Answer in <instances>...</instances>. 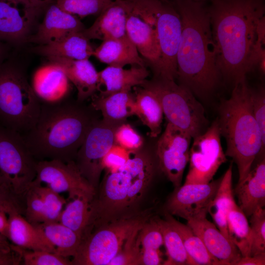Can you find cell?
<instances>
[{"mask_svg":"<svg viewBox=\"0 0 265 265\" xmlns=\"http://www.w3.org/2000/svg\"><path fill=\"white\" fill-rule=\"evenodd\" d=\"M234 202L232 189V165L231 164L222 177L219 187L208 210V213L218 230L230 241L227 214Z\"/></svg>","mask_w":265,"mask_h":265,"instance_id":"cell-33","label":"cell"},{"mask_svg":"<svg viewBox=\"0 0 265 265\" xmlns=\"http://www.w3.org/2000/svg\"><path fill=\"white\" fill-rule=\"evenodd\" d=\"M6 54V49L1 40H0V64L3 63Z\"/></svg>","mask_w":265,"mask_h":265,"instance_id":"cell-50","label":"cell"},{"mask_svg":"<svg viewBox=\"0 0 265 265\" xmlns=\"http://www.w3.org/2000/svg\"><path fill=\"white\" fill-rule=\"evenodd\" d=\"M217 118L206 131L192 138L189 150V167L185 184H206L227 160L221 142Z\"/></svg>","mask_w":265,"mask_h":265,"instance_id":"cell-11","label":"cell"},{"mask_svg":"<svg viewBox=\"0 0 265 265\" xmlns=\"http://www.w3.org/2000/svg\"><path fill=\"white\" fill-rule=\"evenodd\" d=\"M221 179L206 184H184L175 189L166 204V213L187 221L206 217Z\"/></svg>","mask_w":265,"mask_h":265,"instance_id":"cell-15","label":"cell"},{"mask_svg":"<svg viewBox=\"0 0 265 265\" xmlns=\"http://www.w3.org/2000/svg\"><path fill=\"white\" fill-rule=\"evenodd\" d=\"M8 217L7 237L12 244L26 249L55 253L54 248L37 225L30 223L19 213H11Z\"/></svg>","mask_w":265,"mask_h":265,"instance_id":"cell-26","label":"cell"},{"mask_svg":"<svg viewBox=\"0 0 265 265\" xmlns=\"http://www.w3.org/2000/svg\"><path fill=\"white\" fill-rule=\"evenodd\" d=\"M112 0H55V4L62 10L83 18L98 15Z\"/></svg>","mask_w":265,"mask_h":265,"instance_id":"cell-37","label":"cell"},{"mask_svg":"<svg viewBox=\"0 0 265 265\" xmlns=\"http://www.w3.org/2000/svg\"><path fill=\"white\" fill-rule=\"evenodd\" d=\"M132 154L122 147L114 144L103 159V169L111 172L119 170L127 162Z\"/></svg>","mask_w":265,"mask_h":265,"instance_id":"cell-43","label":"cell"},{"mask_svg":"<svg viewBox=\"0 0 265 265\" xmlns=\"http://www.w3.org/2000/svg\"><path fill=\"white\" fill-rule=\"evenodd\" d=\"M12 249L21 258L24 265H72L71 261L45 250H31L20 248L11 244Z\"/></svg>","mask_w":265,"mask_h":265,"instance_id":"cell-38","label":"cell"},{"mask_svg":"<svg viewBox=\"0 0 265 265\" xmlns=\"http://www.w3.org/2000/svg\"><path fill=\"white\" fill-rule=\"evenodd\" d=\"M81 31L74 32L54 43L39 45L36 53L49 57H63L76 60L89 59L94 49Z\"/></svg>","mask_w":265,"mask_h":265,"instance_id":"cell-29","label":"cell"},{"mask_svg":"<svg viewBox=\"0 0 265 265\" xmlns=\"http://www.w3.org/2000/svg\"><path fill=\"white\" fill-rule=\"evenodd\" d=\"M250 255L265 254V211L261 208L251 215Z\"/></svg>","mask_w":265,"mask_h":265,"instance_id":"cell-40","label":"cell"},{"mask_svg":"<svg viewBox=\"0 0 265 265\" xmlns=\"http://www.w3.org/2000/svg\"><path fill=\"white\" fill-rule=\"evenodd\" d=\"M246 217L235 202L230 206L227 214L230 239L242 257L250 255L251 231Z\"/></svg>","mask_w":265,"mask_h":265,"instance_id":"cell-35","label":"cell"},{"mask_svg":"<svg viewBox=\"0 0 265 265\" xmlns=\"http://www.w3.org/2000/svg\"><path fill=\"white\" fill-rule=\"evenodd\" d=\"M140 228L135 230L130 236L120 251L108 265H141V254L136 242L137 235Z\"/></svg>","mask_w":265,"mask_h":265,"instance_id":"cell-41","label":"cell"},{"mask_svg":"<svg viewBox=\"0 0 265 265\" xmlns=\"http://www.w3.org/2000/svg\"><path fill=\"white\" fill-rule=\"evenodd\" d=\"M91 106L101 112L105 122L119 126L127 118L135 115V96L129 91H121L106 96L94 95Z\"/></svg>","mask_w":265,"mask_h":265,"instance_id":"cell-27","label":"cell"},{"mask_svg":"<svg viewBox=\"0 0 265 265\" xmlns=\"http://www.w3.org/2000/svg\"><path fill=\"white\" fill-rule=\"evenodd\" d=\"M59 65L76 87L77 101L82 102L92 97L98 91V72L89 59L76 60L63 57L48 58Z\"/></svg>","mask_w":265,"mask_h":265,"instance_id":"cell-25","label":"cell"},{"mask_svg":"<svg viewBox=\"0 0 265 265\" xmlns=\"http://www.w3.org/2000/svg\"><path fill=\"white\" fill-rule=\"evenodd\" d=\"M39 12L26 0H0V40L16 44L28 40Z\"/></svg>","mask_w":265,"mask_h":265,"instance_id":"cell-17","label":"cell"},{"mask_svg":"<svg viewBox=\"0 0 265 265\" xmlns=\"http://www.w3.org/2000/svg\"></svg>","mask_w":265,"mask_h":265,"instance_id":"cell-51","label":"cell"},{"mask_svg":"<svg viewBox=\"0 0 265 265\" xmlns=\"http://www.w3.org/2000/svg\"><path fill=\"white\" fill-rule=\"evenodd\" d=\"M25 218L33 225L58 222L66 200L47 186L34 181L24 196Z\"/></svg>","mask_w":265,"mask_h":265,"instance_id":"cell-18","label":"cell"},{"mask_svg":"<svg viewBox=\"0 0 265 265\" xmlns=\"http://www.w3.org/2000/svg\"><path fill=\"white\" fill-rule=\"evenodd\" d=\"M149 210L128 215L106 224L86 229L72 265H108L125 241L151 217Z\"/></svg>","mask_w":265,"mask_h":265,"instance_id":"cell-6","label":"cell"},{"mask_svg":"<svg viewBox=\"0 0 265 265\" xmlns=\"http://www.w3.org/2000/svg\"><path fill=\"white\" fill-rule=\"evenodd\" d=\"M21 262L20 256L13 250L7 251L0 248V265H19Z\"/></svg>","mask_w":265,"mask_h":265,"instance_id":"cell-47","label":"cell"},{"mask_svg":"<svg viewBox=\"0 0 265 265\" xmlns=\"http://www.w3.org/2000/svg\"><path fill=\"white\" fill-rule=\"evenodd\" d=\"M34 8L40 11L54 0H26Z\"/></svg>","mask_w":265,"mask_h":265,"instance_id":"cell-49","label":"cell"},{"mask_svg":"<svg viewBox=\"0 0 265 265\" xmlns=\"http://www.w3.org/2000/svg\"><path fill=\"white\" fill-rule=\"evenodd\" d=\"M192 139L187 132L167 123L157 141L155 154L159 167L175 189L181 186Z\"/></svg>","mask_w":265,"mask_h":265,"instance_id":"cell-14","label":"cell"},{"mask_svg":"<svg viewBox=\"0 0 265 265\" xmlns=\"http://www.w3.org/2000/svg\"><path fill=\"white\" fill-rule=\"evenodd\" d=\"M77 101L65 99L56 103L43 102L33 127L22 134L30 154L36 161L75 160L84 138L96 120L92 110Z\"/></svg>","mask_w":265,"mask_h":265,"instance_id":"cell-3","label":"cell"},{"mask_svg":"<svg viewBox=\"0 0 265 265\" xmlns=\"http://www.w3.org/2000/svg\"><path fill=\"white\" fill-rule=\"evenodd\" d=\"M251 91L244 79L234 85L230 98L222 99L218 107L220 133L226 142L225 154L237 165L238 184L245 178L259 154L265 152V141L252 112Z\"/></svg>","mask_w":265,"mask_h":265,"instance_id":"cell-5","label":"cell"},{"mask_svg":"<svg viewBox=\"0 0 265 265\" xmlns=\"http://www.w3.org/2000/svg\"><path fill=\"white\" fill-rule=\"evenodd\" d=\"M34 182L45 184L54 191L68 194L85 191L95 194L96 190L82 176L75 162L57 159L37 161Z\"/></svg>","mask_w":265,"mask_h":265,"instance_id":"cell-16","label":"cell"},{"mask_svg":"<svg viewBox=\"0 0 265 265\" xmlns=\"http://www.w3.org/2000/svg\"><path fill=\"white\" fill-rule=\"evenodd\" d=\"M85 28L79 18L64 11L54 3L48 8L37 31L28 40L39 45H46Z\"/></svg>","mask_w":265,"mask_h":265,"instance_id":"cell-20","label":"cell"},{"mask_svg":"<svg viewBox=\"0 0 265 265\" xmlns=\"http://www.w3.org/2000/svg\"><path fill=\"white\" fill-rule=\"evenodd\" d=\"M256 159V163L253 162L245 178L235 189L238 206L247 217L265 205V152H261Z\"/></svg>","mask_w":265,"mask_h":265,"instance_id":"cell-22","label":"cell"},{"mask_svg":"<svg viewBox=\"0 0 265 265\" xmlns=\"http://www.w3.org/2000/svg\"><path fill=\"white\" fill-rule=\"evenodd\" d=\"M114 143L131 153L140 149L143 144L142 137L129 124L124 123L118 126L114 134Z\"/></svg>","mask_w":265,"mask_h":265,"instance_id":"cell-42","label":"cell"},{"mask_svg":"<svg viewBox=\"0 0 265 265\" xmlns=\"http://www.w3.org/2000/svg\"><path fill=\"white\" fill-rule=\"evenodd\" d=\"M35 225L53 247L55 254L68 258L74 257L80 243L81 237L79 234L59 222Z\"/></svg>","mask_w":265,"mask_h":265,"instance_id":"cell-32","label":"cell"},{"mask_svg":"<svg viewBox=\"0 0 265 265\" xmlns=\"http://www.w3.org/2000/svg\"><path fill=\"white\" fill-rule=\"evenodd\" d=\"M119 170L108 172L93 198L85 228L96 227L134 214L148 190L155 170V159L148 151L133 153Z\"/></svg>","mask_w":265,"mask_h":265,"instance_id":"cell-4","label":"cell"},{"mask_svg":"<svg viewBox=\"0 0 265 265\" xmlns=\"http://www.w3.org/2000/svg\"><path fill=\"white\" fill-rule=\"evenodd\" d=\"M140 87L156 96L167 123L187 132L192 138L209 128V121L202 104L190 91L175 80L153 76Z\"/></svg>","mask_w":265,"mask_h":265,"instance_id":"cell-8","label":"cell"},{"mask_svg":"<svg viewBox=\"0 0 265 265\" xmlns=\"http://www.w3.org/2000/svg\"><path fill=\"white\" fill-rule=\"evenodd\" d=\"M132 6L126 24L127 35L156 76L159 51L157 37L155 0H132Z\"/></svg>","mask_w":265,"mask_h":265,"instance_id":"cell-10","label":"cell"},{"mask_svg":"<svg viewBox=\"0 0 265 265\" xmlns=\"http://www.w3.org/2000/svg\"><path fill=\"white\" fill-rule=\"evenodd\" d=\"M93 56L108 66L119 67L127 65L147 66L146 61L128 37L103 41L94 49Z\"/></svg>","mask_w":265,"mask_h":265,"instance_id":"cell-28","label":"cell"},{"mask_svg":"<svg viewBox=\"0 0 265 265\" xmlns=\"http://www.w3.org/2000/svg\"><path fill=\"white\" fill-rule=\"evenodd\" d=\"M182 30L177 55V83L198 99L209 98L219 84L210 16L200 0H174Z\"/></svg>","mask_w":265,"mask_h":265,"instance_id":"cell-2","label":"cell"},{"mask_svg":"<svg viewBox=\"0 0 265 265\" xmlns=\"http://www.w3.org/2000/svg\"><path fill=\"white\" fill-rule=\"evenodd\" d=\"M251 106L263 138L265 141V91L264 87L252 88Z\"/></svg>","mask_w":265,"mask_h":265,"instance_id":"cell-45","label":"cell"},{"mask_svg":"<svg viewBox=\"0 0 265 265\" xmlns=\"http://www.w3.org/2000/svg\"><path fill=\"white\" fill-rule=\"evenodd\" d=\"M265 254L241 257L236 265H264Z\"/></svg>","mask_w":265,"mask_h":265,"instance_id":"cell-48","label":"cell"},{"mask_svg":"<svg viewBox=\"0 0 265 265\" xmlns=\"http://www.w3.org/2000/svg\"><path fill=\"white\" fill-rule=\"evenodd\" d=\"M132 6V0H113L98 15L92 26L81 31L82 34L89 40L102 41L128 37L126 24Z\"/></svg>","mask_w":265,"mask_h":265,"instance_id":"cell-19","label":"cell"},{"mask_svg":"<svg viewBox=\"0 0 265 265\" xmlns=\"http://www.w3.org/2000/svg\"><path fill=\"white\" fill-rule=\"evenodd\" d=\"M187 225L203 241L220 265H236L242 256L236 246L206 217L187 221Z\"/></svg>","mask_w":265,"mask_h":265,"instance_id":"cell-21","label":"cell"},{"mask_svg":"<svg viewBox=\"0 0 265 265\" xmlns=\"http://www.w3.org/2000/svg\"><path fill=\"white\" fill-rule=\"evenodd\" d=\"M70 82L63 69L50 62L35 72L31 86L40 100L53 103L66 98L70 90Z\"/></svg>","mask_w":265,"mask_h":265,"instance_id":"cell-23","label":"cell"},{"mask_svg":"<svg viewBox=\"0 0 265 265\" xmlns=\"http://www.w3.org/2000/svg\"><path fill=\"white\" fill-rule=\"evenodd\" d=\"M135 115L150 130L152 137H158L161 132L163 112L156 96L140 86L135 87Z\"/></svg>","mask_w":265,"mask_h":265,"instance_id":"cell-31","label":"cell"},{"mask_svg":"<svg viewBox=\"0 0 265 265\" xmlns=\"http://www.w3.org/2000/svg\"><path fill=\"white\" fill-rule=\"evenodd\" d=\"M209 10L216 62L234 85L252 71L251 59L259 26L265 19L259 0H212Z\"/></svg>","mask_w":265,"mask_h":265,"instance_id":"cell-1","label":"cell"},{"mask_svg":"<svg viewBox=\"0 0 265 265\" xmlns=\"http://www.w3.org/2000/svg\"><path fill=\"white\" fill-rule=\"evenodd\" d=\"M95 195L85 191L68 194L69 201L66 203L65 209L62 211L58 222L81 237L89 219Z\"/></svg>","mask_w":265,"mask_h":265,"instance_id":"cell-30","label":"cell"},{"mask_svg":"<svg viewBox=\"0 0 265 265\" xmlns=\"http://www.w3.org/2000/svg\"><path fill=\"white\" fill-rule=\"evenodd\" d=\"M165 219L181 237L186 251L193 265H217L219 262L209 253L200 238L187 224L176 220L166 213Z\"/></svg>","mask_w":265,"mask_h":265,"instance_id":"cell-34","label":"cell"},{"mask_svg":"<svg viewBox=\"0 0 265 265\" xmlns=\"http://www.w3.org/2000/svg\"><path fill=\"white\" fill-rule=\"evenodd\" d=\"M8 227V217L7 214L0 211V248L7 250H12L11 243H10L7 237Z\"/></svg>","mask_w":265,"mask_h":265,"instance_id":"cell-46","label":"cell"},{"mask_svg":"<svg viewBox=\"0 0 265 265\" xmlns=\"http://www.w3.org/2000/svg\"><path fill=\"white\" fill-rule=\"evenodd\" d=\"M146 67L132 65L129 69L108 66L98 72L99 95L129 91L133 87L141 86L149 76Z\"/></svg>","mask_w":265,"mask_h":265,"instance_id":"cell-24","label":"cell"},{"mask_svg":"<svg viewBox=\"0 0 265 265\" xmlns=\"http://www.w3.org/2000/svg\"><path fill=\"white\" fill-rule=\"evenodd\" d=\"M117 127L103 120H96L88 131L75 160L82 176L96 191L104 170L102 160L115 144L114 134Z\"/></svg>","mask_w":265,"mask_h":265,"instance_id":"cell-13","label":"cell"},{"mask_svg":"<svg viewBox=\"0 0 265 265\" xmlns=\"http://www.w3.org/2000/svg\"><path fill=\"white\" fill-rule=\"evenodd\" d=\"M162 233L167 259L165 265H193L178 233L166 220L156 217Z\"/></svg>","mask_w":265,"mask_h":265,"instance_id":"cell-36","label":"cell"},{"mask_svg":"<svg viewBox=\"0 0 265 265\" xmlns=\"http://www.w3.org/2000/svg\"><path fill=\"white\" fill-rule=\"evenodd\" d=\"M136 242L140 254L145 252L159 250L163 244V240L156 217H151L140 228Z\"/></svg>","mask_w":265,"mask_h":265,"instance_id":"cell-39","label":"cell"},{"mask_svg":"<svg viewBox=\"0 0 265 265\" xmlns=\"http://www.w3.org/2000/svg\"><path fill=\"white\" fill-rule=\"evenodd\" d=\"M0 211L4 212L7 215L13 212L24 214L25 211L24 199L1 184H0Z\"/></svg>","mask_w":265,"mask_h":265,"instance_id":"cell-44","label":"cell"},{"mask_svg":"<svg viewBox=\"0 0 265 265\" xmlns=\"http://www.w3.org/2000/svg\"><path fill=\"white\" fill-rule=\"evenodd\" d=\"M159 63L156 76L176 81L177 55L181 38L182 24L174 5L163 0H155Z\"/></svg>","mask_w":265,"mask_h":265,"instance_id":"cell-12","label":"cell"},{"mask_svg":"<svg viewBox=\"0 0 265 265\" xmlns=\"http://www.w3.org/2000/svg\"><path fill=\"white\" fill-rule=\"evenodd\" d=\"M41 105L23 71L12 64H0V123L23 134L36 123Z\"/></svg>","mask_w":265,"mask_h":265,"instance_id":"cell-7","label":"cell"},{"mask_svg":"<svg viewBox=\"0 0 265 265\" xmlns=\"http://www.w3.org/2000/svg\"><path fill=\"white\" fill-rule=\"evenodd\" d=\"M37 161L22 134L0 123V184L24 199L35 178Z\"/></svg>","mask_w":265,"mask_h":265,"instance_id":"cell-9","label":"cell"}]
</instances>
